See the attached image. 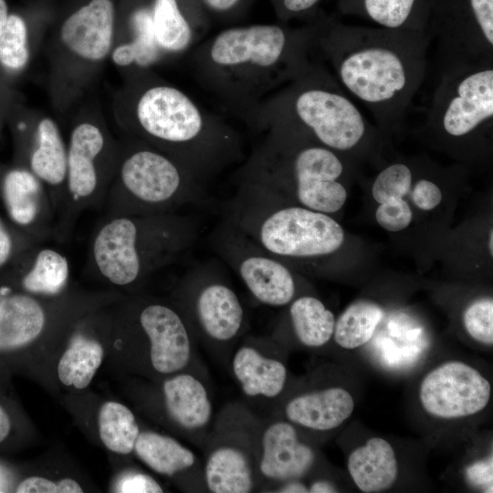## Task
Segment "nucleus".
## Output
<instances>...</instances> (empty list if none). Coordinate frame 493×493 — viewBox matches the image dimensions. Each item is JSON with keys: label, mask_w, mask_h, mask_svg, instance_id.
<instances>
[{"label": "nucleus", "mask_w": 493, "mask_h": 493, "mask_svg": "<svg viewBox=\"0 0 493 493\" xmlns=\"http://www.w3.org/2000/svg\"><path fill=\"white\" fill-rule=\"evenodd\" d=\"M316 460L312 447L303 442L296 425L282 418L261 420L257 435L259 491L307 475Z\"/></svg>", "instance_id": "nucleus-16"}, {"label": "nucleus", "mask_w": 493, "mask_h": 493, "mask_svg": "<svg viewBox=\"0 0 493 493\" xmlns=\"http://www.w3.org/2000/svg\"><path fill=\"white\" fill-rule=\"evenodd\" d=\"M348 470L362 492L388 489L394 484L398 472L394 450L386 440L372 437L351 453Z\"/></svg>", "instance_id": "nucleus-27"}, {"label": "nucleus", "mask_w": 493, "mask_h": 493, "mask_svg": "<svg viewBox=\"0 0 493 493\" xmlns=\"http://www.w3.org/2000/svg\"><path fill=\"white\" fill-rule=\"evenodd\" d=\"M288 305L289 324L300 344L319 348L330 341L336 320L334 314L319 299L301 296Z\"/></svg>", "instance_id": "nucleus-29"}, {"label": "nucleus", "mask_w": 493, "mask_h": 493, "mask_svg": "<svg viewBox=\"0 0 493 493\" xmlns=\"http://www.w3.org/2000/svg\"><path fill=\"white\" fill-rule=\"evenodd\" d=\"M414 204L420 209L429 211L436 207L442 200L438 185L428 179H420L412 190Z\"/></svg>", "instance_id": "nucleus-41"}, {"label": "nucleus", "mask_w": 493, "mask_h": 493, "mask_svg": "<svg viewBox=\"0 0 493 493\" xmlns=\"http://www.w3.org/2000/svg\"><path fill=\"white\" fill-rule=\"evenodd\" d=\"M132 38L137 54L136 65L146 68L159 61L163 55L154 37L151 8L140 7L131 16Z\"/></svg>", "instance_id": "nucleus-35"}, {"label": "nucleus", "mask_w": 493, "mask_h": 493, "mask_svg": "<svg viewBox=\"0 0 493 493\" xmlns=\"http://www.w3.org/2000/svg\"><path fill=\"white\" fill-rule=\"evenodd\" d=\"M354 408L351 394L341 387L302 393L286 402L283 418L313 431H330L348 419Z\"/></svg>", "instance_id": "nucleus-23"}, {"label": "nucleus", "mask_w": 493, "mask_h": 493, "mask_svg": "<svg viewBox=\"0 0 493 493\" xmlns=\"http://www.w3.org/2000/svg\"><path fill=\"white\" fill-rule=\"evenodd\" d=\"M278 347L270 336H248L232 353V375L248 401L270 405L283 393L288 370L278 355Z\"/></svg>", "instance_id": "nucleus-19"}, {"label": "nucleus", "mask_w": 493, "mask_h": 493, "mask_svg": "<svg viewBox=\"0 0 493 493\" xmlns=\"http://www.w3.org/2000/svg\"><path fill=\"white\" fill-rule=\"evenodd\" d=\"M266 124L299 131L340 153L359 149L373 129L334 76L319 63L270 102Z\"/></svg>", "instance_id": "nucleus-6"}, {"label": "nucleus", "mask_w": 493, "mask_h": 493, "mask_svg": "<svg viewBox=\"0 0 493 493\" xmlns=\"http://www.w3.org/2000/svg\"><path fill=\"white\" fill-rule=\"evenodd\" d=\"M197 236L195 219L178 213L106 215L90 240L89 263L110 284L132 285L179 260Z\"/></svg>", "instance_id": "nucleus-4"}, {"label": "nucleus", "mask_w": 493, "mask_h": 493, "mask_svg": "<svg viewBox=\"0 0 493 493\" xmlns=\"http://www.w3.org/2000/svg\"><path fill=\"white\" fill-rule=\"evenodd\" d=\"M270 492L278 493H306L309 492L308 487H306L299 479H293L283 482L274 488Z\"/></svg>", "instance_id": "nucleus-47"}, {"label": "nucleus", "mask_w": 493, "mask_h": 493, "mask_svg": "<svg viewBox=\"0 0 493 493\" xmlns=\"http://www.w3.org/2000/svg\"><path fill=\"white\" fill-rule=\"evenodd\" d=\"M155 41L163 54H179L195 40L203 16H190L179 0H153L151 7Z\"/></svg>", "instance_id": "nucleus-28"}, {"label": "nucleus", "mask_w": 493, "mask_h": 493, "mask_svg": "<svg viewBox=\"0 0 493 493\" xmlns=\"http://www.w3.org/2000/svg\"><path fill=\"white\" fill-rule=\"evenodd\" d=\"M425 127L445 139L463 141L492 130L493 63L440 68Z\"/></svg>", "instance_id": "nucleus-8"}, {"label": "nucleus", "mask_w": 493, "mask_h": 493, "mask_svg": "<svg viewBox=\"0 0 493 493\" xmlns=\"http://www.w3.org/2000/svg\"><path fill=\"white\" fill-rule=\"evenodd\" d=\"M211 241L258 302L283 307L295 299L297 283L289 267L256 246L226 218L213 232Z\"/></svg>", "instance_id": "nucleus-13"}, {"label": "nucleus", "mask_w": 493, "mask_h": 493, "mask_svg": "<svg viewBox=\"0 0 493 493\" xmlns=\"http://www.w3.org/2000/svg\"><path fill=\"white\" fill-rule=\"evenodd\" d=\"M0 201L6 220L20 232L39 241L55 232L56 215L48 193L26 166L0 165Z\"/></svg>", "instance_id": "nucleus-17"}, {"label": "nucleus", "mask_w": 493, "mask_h": 493, "mask_svg": "<svg viewBox=\"0 0 493 493\" xmlns=\"http://www.w3.org/2000/svg\"><path fill=\"white\" fill-rule=\"evenodd\" d=\"M383 317V309L376 303L360 300L348 306L335 320L332 337L344 349H356L372 337Z\"/></svg>", "instance_id": "nucleus-32"}, {"label": "nucleus", "mask_w": 493, "mask_h": 493, "mask_svg": "<svg viewBox=\"0 0 493 493\" xmlns=\"http://www.w3.org/2000/svg\"><path fill=\"white\" fill-rule=\"evenodd\" d=\"M31 58L28 25L19 14L10 13L0 37V81L10 82L21 75Z\"/></svg>", "instance_id": "nucleus-31"}, {"label": "nucleus", "mask_w": 493, "mask_h": 493, "mask_svg": "<svg viewBox=\"0 0 493 493\" xmlns=\"http://www.w3.org/2000/svg\"><path fill=\"white\" fill-rule=\"evenodd\" d=\"M47 314L38 299L0 277V351L19 349L42 333Z\"/></svg>", "instance_id": "nucleus-22"}, {"label": "nucleus", "mask_w": 493, "mask_h": 493, "mask_svg": "<svg viewBox=\"0 0 493 493\" xmlns=\"http://www.w3.org/2000/svg\"><path fill=\"white\" fill-rule=\"evenodd\" d=\"M261 419L244 404H228L219 412L203 447L206 491H259L257 435Z\"/></svg>", "instance_id": "nucleus-10"}, {"label": "nucleus", "mask_w": 493, "mask_h": 493, "mask_svg": "<svg viewBox=\"0 0 493 493\" xmlns=\"http://www.w3.org/2000/svg\"><path fill=\"white\" fill-rule=\"evenodd\" d=\"M267 125V139L246 163L240 181L276 194L290 187L301 206L328 215L339 211L347 199L339 153L286 126Z\"/></svg>", "instance_id": "nucleus-5"}, {"label": "nucleus", "mask_w": 493, "mask_h": 493, "mask_svg": "<svg viewBox=\"0 0 493 493\" xmlns=\"http://www.w3.org/2000/svg\"><path fill=\"white\" fill-rule=\"evenodd\" d=\"M311 493H332L337 492L336 488L328 480H316L308 488Z\"/></svg>", "instance_id": "nucleus-48"}, {"label": "nucleus", "mask_w": 493, "mask_h": 493, "mask_svg": "<svg viewBox=\"0 0 493 493\" xmlns=\"http://www.w3.org/2000/svg\"><path fill=\"white\" fill-rule=\"evenodd\" d=\"M249 0H199L205 11L219 17H232L238 14Z\"/></svg>", "instance_id": "nucleus-42"}, {"label": "nucleus", "mask_w": 493, "mask_h": 493, "mask_svg": "<svg viewBox=\"0 0 493 493\" xmlns=\"http://www.w3.org/2000/svg\"><path fill=\"white\" fill-rule=\"evenodd\" d=\"M492 242H493V232L492 230L490 231V234H489V241H488V248H489V251H490V254L491 256L493 255V245H492Z\"/></svg>", "instance_id": "nucleus-52"}, {"label": "nucleus", "mask_w": 493, "mask_h": 493, "mask_svg": "<svg viewBox=\"0 0 493 493\" xmlns=\"http://www.w3.org/2000/svg\"><path fill=\"white\" fill-rule=\"evenodd\" d=\"M467 478L475 485L492 483V458L478 461L467 468Z\"/></svg>", "instance_id": "nucleus-45"}, {"label": "nucleus", "mask_w": 493, "mask_h": 493, "mask_svg": "<svg viewBox=\"0 0 493 493\" xmlns=\"http://www.w3.org/2000/svg\"><path fill=\"white\" fill-rule=\"evenodd\" d=\"M133 451L154 472L167 477L183 474L192 479L199 492H207L203 464L194 452L173 437L153 431L140 432Z\"/></svg>", "instance_id": "nucleus-24"}, {"label": "nucleus", "mask_w": 493, "mask_h": 493, "mask_svg": "<svg viewBox=\"0 0 493 493\" xmlns=\"http://www.w3.org/2000/svg\"><path fill=\"white\" fill-rule=\"evenodd\" d=\"M7 122L15 139L14 162L26 166L45 185L57 218V228L65 208L68 150L57 122L50 117L36 121L24 115L18 105Z\"/></svg>", "instance_id": "nucleus-14"}, {"label": "nucleus", "mask_w": 493, "mask_h": 493, "mask_svg": "<svg viewBox=\"0 0 493 493\" xmlns=\"http://www.w3.org/2000/svg\"><path fill=\"white\" fill-rule=\"evenodd\" d=\"M440 66L493 63V0H430Z\"/></svg>", "instance_id": "nucleus-12"}, {"label": "nucleus", "mask_w": 493, "mask_h": 493, "mask_svg": "<svg viewBox=\"0 0 493 493\" xmlns=\"http://www.w3.org/2000/svg\"><path fill=\"white\" fill-rule=\"evenodd\" d=\"M67 150L65 208L57 228L59 236L68 233L79 213L102 208L121 151L106 128L94 119H83L73 126Z\"/></svg>", "instance_id": "nucleus-11"}, {"label": "nucleus", "mask_w": 493, "mask_h": 493, "mask_svg": "<svg viewBox=\"0 0 493 493\" xmlns=\"http://www.w3.org/2000/svg\"><path fill=\"white\" fill-rule=\"evenodd\" d=\"M38 242L0 216V277L8 275Z\"/></svg>", "instance_id": "nucleus-36"}, {"label": "nucleus", "mask_w": 493, "mask_h": 493, "mask_svg": "<svg viewBox=\"0 0 493 493\" xmlns=\"http://www.w3.org/2000/svg\"><path fill=\"white\" fill-rule=\"evenodd\" d=\"M103 354L99 341L81 334L76 335L59 360V380L67 386L86 388L101 364Z\"/></svg>", "instance_id": "nucleus-30"}, {"label": "nucleus", "mask_w": 493, "mask_h": 493, "mask_svg": "<svg viewBox=\"0 0 493 493\" xmlns=\"http://www.w3.org/2000/svg\"><path fill=\"white\" fill-rule=\"evenodd\" d=\"M115 10L111 0H90L62 23L58 41L76 61L99 64L110 56L114 43Z\"/></svg>", "instance_id": "nucleus-21"}, {"label": "nucleus", "mask_w": 493, "mask_h": 493, "mask_svg": "<svg viewBox=\"0 0 493 493\" xmlns=\"http://www.w3.org/2000/svg\"><path fill=\"white\" fill-rule=\"evenodd\" d=\"M115 491L121 493H161L160 484L151 476L139 471L123 473L115 483Z\"/></svg>", "instance_id": "nucleus-39"}, {"label": "nucleus", "mask_w": 493, "mask_h": 493, "mask_svg": "<svg viewBox=\"0 0 493 493\" xmlns=\"http://www.w3.org/2000/svg\"><path fill=\"white\" fill-rule=\"evenodd\" d=\"M110 56L112 62L118 67L127 68L136 65V50L130 40L113 47Z\"/></svg>", "instance_id": "nucleus-44"}, {"label": "nucleus", "mask_w": 493, "mask_h": 493, "mask_svg": "<svg viewBox=\"0 0 493 493\" xmlns=\"http://www.w3.org/2000/svg\"><path fill=\"white\" fill-rule=\"evenodd\" d=\"M413 176V169L406 163L395 162L385 166L372 184L373 199L383 204L403 198L412 187Z\"/></svg>", "instance_id": "nucleus-34"}, {"label": "nucleus", "mask_w": 493, "mask_h": 493, "mask_svg": "<svg viewBox=\"0 0 493 493\" xmlns=\"http://www.w3.org/2000/svg\"><path fill=\"white\" fill-rule=\"evenodd\" d=\"M69 276V262L63 253L37 245L5 277L29 294L54 297L67 288Z\"/></svg>", "instance_id": "nucleus-25"}, {"label": "nucleus", "mask_w": 493, "mask_h": 493, "mask_svg": "<svg viewBox=\"0 0 493 493\" xmlns=\"http://www.w3.org/2000/svg\"><path fill=\"white\" fill-rule=\"evenodd\" d=\"M137 321L150 339V364L156 372L171 375L198 363L195 341L177 309L150 302L142 306Z\"/></svg>", "instance_id": "nucleus-18"}, {"label": "nucleus", "mask_w": 493, "mask_h": 493, "mask_svg": "<svg viewBox=\"0 0 493 493\" xmlns=\"http://www.w3.org/2000/svg\"><path fill=\"white\" fill-rule=\"evenodd\" d=\"M11 423L8 414L0 405V442H2L9 434Z\"/></svg>", "instance_id": "nucleus-50"}, {"label": "nucleus", "mask_w": 493, "mask_h": 493, "mask_svg": "<svg viewBox=\"0 0 493 493\" xmlns=\"http://www.w3.org/2000/svg\"><path fill=\"white\" fill-rule=\"evenodd\" d=\"M99 433L104 446L110 451L128 455L134 450L140 434L132 412L122 404L106 402L100 409Z\"/></svg>", "instance_id": "nucleus-33"}, {"label": "nucleus", "mask_w": 493, "mask_h": 493, "mask_svg": "<svg viewBox=\"0 0 493 493\" xmlns=\"http://www.w3.org/2000/svg\"><path fill=\"white\" fill-rule=\"evenodd\" d=\"M10 12L5 0H0V37L7 21Z\"/></svg>", "instance_id": "nucleus-51"}, {"label": "nucleus", "mask_w": 493, "mask_h": 493, "mask_svg": "<svg viewBox=\"0 0 493 493\" xmlns=\"http://www.w3.org/2000/svg\"><path fill=\"white\" fill-rule=\"evenodd\" d=\"M16 106V97L11 88L0 81V133Z\"/></svg>", "instance_id": "nucleus-46"}, {"label": "nucleus", "mask_w": 493, "mask_h": 493, "mask_svg": "<svg viewBox=\"0 0 493 493\" xmlns=\"http://www.w3.org/2000/svg\"><path fill=\"white\" fill-rule=\"evenodd\" d=\"M340 11L379 27L427 32L430 0H337Z\"/></svg>", "instance_id": "nucleus-26"}, {"label": "nucleus", "mask_w": 493, "mask_h": 493, "mask_svg": "<svg viewBox=\"0 0 493 493\" xmlns=\"http://www.w3.org/2000/svg\"><path fill=\"white\" fill-rule=\"evenodd\" d=\"M202 371L171 374L162 386L164 411L196 446L204 447L213 424V403Z\"/></svg>", "instance_id": "nucleus-20"}, {"label": "nucleus", "mask_w": 493, "mask_h": 493, "mask_svg": "<svg viewBox=\"0 0 493 493\" xmlns=\"http://www.w3.org/2000/svg\"><path fill=\"white\" fill-rule=\"evenodd\" d=\"M313 24L316 50L342 89L380 126L400 124L425 77L429 33L346 25L334 17Z\"/></svg>", "instance_id": "nucleus-1"}, {"label": "nucleus", "mask_w": 493, "mask_h": 493, "mask_svg": "<svg viewBox=\"0 0 493 493\" xmlns=\"http://www.w3.org/2000/svg\"><path fill=\"white\" fill-rule=\"evenodd\" d=\"M125 98L120 113L123 129L181 163L202 182L237 152L232 131L173 85L142 83Z\"/></svg>", "instance_id": "nucleus-3"}, {"label": "nucleus", "mask_w": 493, "mask_h": 493, "mask_svg": "<svg viewBox=\"0 0 493 493\" xmlns=\"http://www.w3.org/2000/svg\"><path fill=\"white\" fill-rule=\"evenodd\" d=\"M490 393L489 382L477 370L462 362H448L423 379L419 396L428 414L454 419L482 411Z\"/></svg>", "instance_id": "nucleus-15"}, {"label": "nucleus", "mask_w": 493, "mask_h": 493, "mask_svg": "<svg viewBox=\"0 0 493 493\" xmlns=\"http://www.w3.org/2000/svg\"><path fill=\"white\" fill-rule=\"evenodd\" d=\"M180 307L194 339L213 354H227L245 332L246 315L235 289L214 265L187 272L178 288Z\"/></svg>", "instance_id": "nucleus-9"}, {"label": "nucleus", "mask_w": 493, "mask_h": 493, "mask_svg": "<svg viewBox=\"0 0 493 493\" xmlns=\"http://www.w3.org/2000/svg\"><path fill=\"white\" fill-rule=\"evenodd\" d=\"M375 218L385 230L398 232L410 225L412 211L409 205L403 198H399L380 204Z\"/></svg>", "instance_id": "nucleus-38"}, {"label": "nucleus", "mask_w": 493, "mask_h": 493, "mask_svg": "<svg viewBox=\"0 0 493 493\" xmlns=\"http://www.w3.org/2000/svg\"><path fill=\"white\" fill-rule=\"evenodd\" d=\"M17 493H59L58 485L41 477H30L20 483Z\"/></svg>", "instance_id": "nucleus-43"}, {"label": "nucleus", "mask_w": 493, "mask_h": 493, "mask_svg": "<svg viewBox=\"0 0 493 493\" xmlns=\"http://www.w3.org/2000/svg\"><path fill=\"white\" fill-rule=\"evenodd\" d=\"M464 326L467 333L476 341L492 345L493 343V300L480 299L471 303L464 312Z\"/></svg>", "instance_id": "nucleus-37"}, {"label": "nucleus", "mask_w": 493, "mask_h": 493, "mask_svg": "<svg viewBox=\"0 0 493 493\" xmlns=\"http://www.w3.org/2000/svg\"><path fill=\"white\" fill-rule=\"evenodd\" d=\"M59 493H81L83 492L79 483L71 478H64L58 482Z\"/></svg>", "instance_id": "nucleus-49"}, {"label": "nucleus", "mask_w": 493, "mask_h": 493, "mask_svg": "<svg viewBox=\"0 0 493 493\" xmlns=\"http://www.w3.org/2000/svg\"><path fill=\"white\" fill-rule=\"evenodd\" d=\"M314 24L294 28L255 24L226 28L202 45L195 68L203 84L236 108L252 104L290 83L316 63Z\"/></svg>", "instance_id": "nucleus-2"}, {"label": "nucleus", "mask_w": 493, "mask_h": 493, "mask_svg": "<svg viewBox=\"0 0 493 493\" xmlns=\"http://www.w3.org/2000/svg\"><path fill=\"white\" fill-rule=\"evenodd\" d=\"M205 197L203 182L165 152L133 139L121 149L102 209L106 215L177 213Z\"/></svg>", "instance_id": "nucleus-7"}, {"label": "nucleus", "mask_w": 493, "mask_h": 493, "mask_svg": "<svg viewBox=\"0 0 493 493\" xmlns=\"http://www.w3.org/2000/svg\"><path fill=\"white\" fill-rule=\"evenodd\" d=\"M275 11L283 21L311 15L321 0H271Z\"/></svg>", "instance_id": "nucleus-40"}]
</instances>
